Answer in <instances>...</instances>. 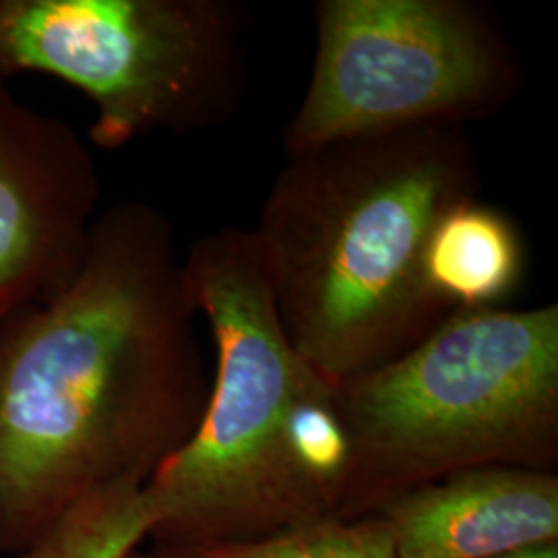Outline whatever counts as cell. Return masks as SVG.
<instances>
[{"label":"cell","mask_w":558,"mask_h":558,"mask_svg":"<svg viewBox=\"0 0 558 558\" xmlns=\"http://www.w3.org/2000/svg\"><path fill=\"white\" fill-rule=\"evenodd\" d=\"M197 317L174 226L120 201L69 283L0 325V558L191 439L211 380Z\"/></svg>","instance_id":"6da1fadb"},{"label":"cell","mask_w":558,"mask_h":558,"mask_svg":"<svg viewBox=\"0 0 558 558\" xmlns=\"http://www.w3.org/2000/svg\"><path fill=\"white\" fill-rule=\"evenodd\" d=\"M463 126L426 124L288 156L248 230L283 333L338 387L398 359L453 308L424 274L440 218L478 199Z\"/></svg>","instance_id":"7a4b0ae2"},{"label":"cell","mask_w":558,"mask_h":558,"mask_svg":"<svg viewBox=\"0 0 558 558\" xmlns=\"http://www.w3.org/2000/svg\"><path fill=\"white\" fill-rule=\"evenodd\" d=\"M216 366L191 439L145 482L151 544H232L338 518L350 440L336 387L279 325L248 230L184 255Z\"/></svg>","instance_id":"3957f363"},{"label":"cell","mask_w":558,"mask_h":558,"mask_svg":"<svg viewBox=\"0 0 558 558\" xmlns=\"http://www.w3.org/2000/svg\"><path fill=\"white\" fill-rule=\"evenodd\" d=\"M350 472L338 518L449 474L555 472L558 304L459 308L398 359L336 387Z\"/></svg>","instance_id":"277c9868"},{"label":"cell","mask_w":558,"mask_h":558,"mask_svg":"<svg viewBox=\"0 0 558 558\" xmlns=\"http://www.w3.org/2000/svg\"><path fill=\"white\" fill-rule=\"evenodd\" d=\"M246 32L234 0H0V80L38 73L80 89L101 149L193 135L239 112Z\"/></svg>","instance_id":"5b68a950"},{"label":"cell","mask_w":558,"mask_h":558,"mask_svg":"<svg viewBox=\"0 0 558 558\" xmlns=\"http://www.w3.org/2000/svg\"><path fill=\"white\" fill-rule=\"evenodd\" d=\"M521 87L518 50L468 0H319L315 59L283 156L364 135L488 119Z\"/></svg>","instance_id":"8992f818"},{"label":"cell","mask_w":558,"mask_h":558,"mask_svg":"<svg viewBox=\"0 0 558 558\" xmlns=\"http://www.w3.org/2000/svg\"><path fill=\"white\" fill-rule=\"evenodd\" d=\"M98 211V168L75 129L0 80V325L69 283Z\"/></svg>","instance_id":"52a82bcc"},{"label":"cell","mask_w":558,"mask_h":558,"mask_svg":"<svg viewBox=\"0 0 558 558\" xmlns=\"http://www.w3.org/2000/svg\"><path fill=\"white\" fill-rule=\"evenodd\" d=\"M396 558H499L558 542L555 472L488 465L380 502Z\"/></svg>","instance_id":"ba28073f"},{"label":"cell","mask_w":558,"mask_h":558,"mask_svg":"<svg viewBox=\"0 0 558 558\" xmlns=\"http://www.w3.org/2000/svg\"><path fill=\"white\" fill-rule=\"evenodd\" d=\"M525 248L500 209L465 201L440 218L426 246L424 274L449 308H493L518 290Z\"/></svg>","instance_id":"9c48e42d"},{"label":"cell","mask_w":558,"mask_h":558,"mask_svg":"<svg viewBox=\"0 0 558 558\" xmlns=\"http://www.w3.org/2000/svg\"><path fill=\"white\" fill-rule=\"evenodd\" d=\"M145 482H120L80 502L11 558H129L149 539Z\"/></svg>","instance_id":"30bf717a"},{"label":"cell","mask_w":558,"mask_h":558,"mask_svg":"<svg viewBox=\"0 0 558 558\" xmlns=\"http://www.w3.org/2000/svg\"><path fill=\"white\" fill-rule=\"evenodd\" d=\"M151 558H396L379 515L327 518L274 536L232 544H151Z\"/></svg>","instance_id":"8fae6325"},{"label":"cell","mask_w":558,"mask_h":558,"mask_svg":"<svg viewBox=\"0 0 558 558\" xmlns=\"http://www.w3.org/2000/svg\"><path fill=\"white\" fill-rule=\"evenodd\" d=\"M499 558H558V542H550L544 546H536V548H525L519 553H511Z\"/></svg>","instance_id":"7c38bea8"},{"label":"cell","mask_w":558,"mask_h":558,"mask_svg":"<svg viewBox=\"0 0 558 558\" xmlns=\"http://www.w3.org/2000/svg\"><path fill=\"white\" fill-rule=\"evenodd\" d=\"M129 558H151L149 557V550H135V553H133V555H131V557Z\"/></svg>","instance_id":"4fadbf2b"}]
</instances>
